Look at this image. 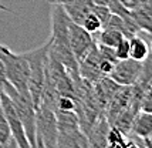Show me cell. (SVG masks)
Masks as SVG:
<instances>
[{"instance_id": "6da1fadb", "label": "cell", "mask_w": 152, "mask_h": 148, "mask_svg": "<svg viewBox=\"0 0 152 148\" xmlns=\"http://www.w3.org/2000/svg\"><path fill=\"white\" fill-rule=\"evenodd\" d=\"M50 44H51V37L44 44H41L40 47L23 53V56L26 57L27 63H28V71H30V74H28V93H30V97L34 103V107H37L41 101Z\"/></svg>"}, {"instance_id": "7c38bea8", "label": "cell", "mask_w": 152, "mask_h": 148, "mask_svg": "<svg viewBox=\"0 0 152 148\" xmlns=\"http://www.w3.org/2000/svg\"><path fill=\"white\" fill-rule=\"evenodd\" d=\"M107 147L111 148H128V147H135V144L132 142V140L128 137L126 134H124L121 130H118L114 125H110V130L107 133Z\"/></svg>"}, {"instance_id": "7402d4cb", "label": "cell", "mask_w": 152, "mask_h": 148, "mask_svg": "<svg viewBox=\"0 0 152 148\" xmlns=\"http://www.w3.org/2000/svg\"><path fill=\"white\" fill-rule=\"evenodd\" d=\"M138 33H141L144 37H145L146 40L149 41V48H151V53H152V34L149 33H146V32H138Z\"/></svg>"}, {"instance_id": "3957f363", "label": "cell", "mask_w": 152, "mask_h": 148, "mask_svg": "<svg viewBox=\"0 0 152 148\" xmlns=\"http://www.w3.org/2000/svg\"><path fill=\"white\" fill-rule=\"evenodd\" d=\"M57 115L53 108L40 103L36 107V147H57Z\"/></svg>"}, {"instance_id": "5b68a950", "label": "cell", "mask_w": 152, "mask_h": 148, "mask_svg": "<svg viewBox=\"0 0 152 148\" xmlns=\"http://www.w3.org/2000/svg\"><path fill=\"white\" fill-rule=\"evenodd\" d=\"M68 43H70V47H71V51H73L75 60L80 61L93 50V47L97 44V40L93 34H90L87 30H84L80 24L70 21Z\"/></svg>"}, {"instance_id": "5bb4252c", "label": "cell", "mask_w": 152, "mask_h": 148, "mask_svg": "<svg viewBox=\"0 0 152 148\" xmlns=\"http://www.w3.org/2000/svg\"><path fill=\"white\" fill-rule=\"evenodd\" d=\"M80 26L83 27L84 30H87L90 34H93V36H95L97 33H99V32L102 30V23H101V20L98 19V16L94 13V12L87 14L86 17H84V20L81 21Z\"/></svg>"}, {"instance_id": "9c48e42d", "label": "cell", "mask_w": 152, "mask_h": 148, "mask_svg": "<svg viewBox=\"0 0 152 148\" xmlns=\"http://www.w3.org/2000/svg\"><path fill=\"white\" fill-rule=\"evenodd\" d=\"M149 54H151L149 41L142 34L137 33L132 37H129V59L142 63L146 60V57Z\"/></svg>"}, {"instance_id": "ffe728a7", "label": "cell", "mask_w": 152, "mask_h": 148, "mask_svg": "<svg viewBox=\"0 0 152 148\" xmlns=\"http://www.w3.org/2000/svg\"><path fill=\"white\" fill-rule=\"evenodd\" d=\"M50 4H60V6H67L70 3H73L75 0H47Z\"/></svg>"}, {"instance_id": "9a60e30c", "label": "cell", "mask_w": 152, "mask_h": 148, "mask_svg": "<svg viewBox=\"0 0 152 148\" xmlns=\"http://www.w3.org/2000/svg\"><path fill=\"white\" fill-rule=\"evenodd\" d=\"M12 138V133H10V128H9V122L6 120V115L1 107V103H0V147L4 148L6 147L7 141Z\"/></svg>"}, {"instance_id": "44dd1931", "label": "cell", "mask_w": 152, "mask_h": 148, "mask_svg": "<svg viewBox=\"0 0 152 148\" xmlns=\"http://www.w3.org/2000/svg\"><path fill=\"white\" fill-rule=\"evenodd\" d=\"M142 144H144V147H146V148H152V134L145 137V138H142Z\"/></svg>"}, {"instance_id": "e0dca14e", "label": "cell", "mask_w": 152, "mask_h": 148, "mask_svg": "<svg viewBox=\"0 0 152 148\" xmlns=\"http://www.w3.org/2000/svg\"><path fill=\"white\" fill-rule=\"evenodd\" d=\"M139 110L152 114V81L149 83V86L145 88V91L142 94V98L139 103Z\"/></svg>"}, {"instance_id": "cb8c5ba5", "label": "cell", "mask_w": 152, "mask_h": 148, "mask_svg": "<svg viewBox=\"0 0 152 148\" xmlns=\"http://www.w3.org/2000/svg\"><path fill=\"white\" fill-rule=\"evenodd\" d=\"M0 10H1V12H7V13H12V9L7 7L6 4H3L1 1H0Z\"/></svg>"}, {"instance_id": "603a6c76", "label": "cell", "mask_w": 152, "mask_h": 148, "mask_svg": "<svg viewBox=\"0 0 152 148\" xmlns=\"http://www.w3.org/2000/svg\"><path fill=\"white\" fill-rule=\"evenodd\" d=\"M94 4H99V6H108L110 0H93Z\"/></svg>"}, {"instance_id": "ac0fdd59", "label": "cell", "mask_w": 152, "mask_h": 148, "mask_svg": "<svg viewBox=\"0 0 152 148\" xmlns=\"http://www.w3.org/2000/svg\"><path fill=\"white\" fill-rule=\"evenodd\" d=\"M93 12L97 16H98V19L101 20V23H102V29L107 26V23H108V20H110V17H111V10H110V7L108 6H99V4H94V9Z\"/></svg>"}, {"instance_id": "7a4b0ae2", "label": "cell", "mask_w": 152, "mask_h": 148, "mask_svg": "<svg viewBox=\"0 0 152 148\" xmlns=\"http://www.w3.org/2000/svg\"><path fill=\"white\" fill-rule=\"evenodd\" d=\"M0 60L4 66L7 81L20 93H28V63L21 54L13 53L10 48L0 43Z\"/></svg>"}, {"instance_id": "8fae6325", "label": "cell", "mask_w": 152, "mask_h": 148, "mask_svg": "<svg viewBox=\"0 0 152 148\" xmlns=\"http://www.w3.org/2000/svg\"><path fill=\"white\" fill-rule=\"evenodd\" d=\"M131 14L141 32L152 34V1L131 10Z\"/></svg>"}, {"instance_id": "d6986e66", "label": "cell", "mask_w": 152, "mask_h": 148, "mask_svg": "<svg viewBox=\"0 0 152 148\" xmlns=\"http://www.w3.org/2000/svg\"><path fill=\"white\" fill-rule=\"evenodd\" d=\"M7 83V78H6V71H4V66H3V63L0 60V87Z\"/></svg>"}, {"instance_id": "4fadbf2b", "label": "cell", "mask_w": 152, "mask_h": 148, "mask_svg": "<svg viewBox=\"0 0 152 148\" xmlns=\"http://www.w3.org/2000/svg\"><path fill=\"white\" fill-rule=\"evenodd\" d=\"M95 40L97 43L99 44H104L107 47H115L117 44H118L119 41L122 40V37H124V34L117 32V30H114V29H102L99 33H97L95 36Z\"/></svg>"}, {"instance_id": "30bf717a", "label": "cell", "mask_w": 152, "mask_h": 148, "mask_svg": "<svg viewBox=\"0 0 152 148\" xmlns=\"http://www.w3.org/2000/svg\"><path fill=\"white\" fill-rule=\"evenodd\" d=\"M132 134L138 135L141 138H145L148 135L152 134V114L151 113H145V111H141L135 114L131 124V131Z\"/></svg>"}, {"instance_id": "2e32d148", "label": "cell", "mask_w": 152, "mask_h": 148, "mask_svg": "<svg viewBox=\"0 0 152 148\" xmlns=\"http://www.w3.org/2000/svg\"><path fill=\"white\" fill-rule=\"evenodd\" d=\"M114 53H115L117 60L129 59V39L128 37H122V40L114 47Z\"/></svg>"}, {"instance_id": "277c9868", "label": "cell", "mask_w": 152, "mask_h": 148, "mask_svg": "<svg viewBox=\"0 0 152 148\" xmlns=\"http://www.w3.org/2000/svg\"><path fill=\"white\" fill-rule=\"evenodd\" d=\"M0 103H1V107H3V111H4V115H6V120L9 122V128H10V133H12V137H13L16 142H17V147L19 148H30V144H28V140L26 137V133H24V128H23V124L20 121L19 114L16 111V107H14L13 101L9 95L0 88Z\"/></svg>"}, {"instance_id": "8992f818", "label": "cell", "mask_w": 152, "mask_h": 148, "mask_svg": "<svg viewBox=\"0 0 152 148\" xmlns=\"http://www.w3.org/2000/svg\"><path fill=\"white\" fill-rule=\"evenodd\" d=\"M142 73V63L132 59L117 60L110 77L119 86H134Z\"/></svg>"}, {"instance_id": "52a82bcc", "label": "cell", "mask_w": 152, "mask_h": 148, "mask_svg": "<svg viewBox=\"0 0 152 148\" xmlns=\"http://www.w3.org/2000/svg\"><path fill=\"white\" fill-rule=\"evenodd\" d=\"M110 130V122L105 117L97 118L86 133L88 147H107V133Z\"/></svg>"}, {"instance_id": "ba28073f", "label": "cell", "mask_w": 152, "mask_h": 148, "mask_svg": "<svg viewBox=\"0 0 152 148\" xmlns=\"http://www.w3.org/2000/svg\"><path fill=\"white\" fill-rule=\"evenodd\" d=\"M64 10H66L67 16L70 17V20L73 23H77V24H81V21L84 20L88 13H91L94 9V3L93 0H75L73 3L67 4V6H63Z\"/></svg>"}]
</instances>
